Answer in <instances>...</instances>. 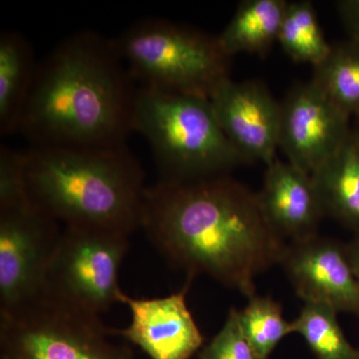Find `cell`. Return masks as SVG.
<instances>
[{
	"label": "cell",
	"instance_id": "52a82bcc",
	"mask_svg": "<svg viewBox=\"0 0 359 359\" xmlns=\"http://www.w3.org/2000/svg\"><path fill=\"white\" fill-rule=\"evenodd\" d=\"M128 249L125 233L62 226L42 297L100 316L118 302L119 271Z\"/></svg>",
	"mask_w": 359,
	"mask_h": 359
},
{
	"label": "cell",
	"instance_id": "6da1fadb",
	"mask_svg": "<svg viewBox=\"0 0 359 359\" xmlns=\"http://www.w3.org/2000/svg\"><path fill=\"white\" fill-rule=\"evenodd\" d=\"M141 229L189 276L205 273L249 299L257 276L280 264L287 248L257 193L229 175L149 186Z\"/></svg>",
	"mask_w": 359,
	"mask_h": 359
},
{
	"label": "cell",
	"instance_id": "3957f363",
	"mask_svg": "<svg viewBox=\"0 0 359 359\" xmlns=\"http://www.w3.org/2000/svg\"><path fill=\"white\" fill-rule=\"evenodd\" d=\"M25 153L30 200L63 226L127 236L141 228L148 187L127 145L30 147Z\"/></svg>",
	"mask_w": 359,
	"mask_h": 359
},
{
	"label": "cell",
	"instance_id": "44dd1931",
	"mask_svg": "<svg viewBox=\"0 0 359 359\" xmlns=\"http://www.w3.org/2000/svg\"><path fill=\"white\" fill-rule=\"evenodd\" d=\"M32 203L26 182V153L1 145L0 147V210Z\"/></svg>",
	"mask_w": 359,
	"mask_h": 359
},
{
	"label": "cell",
	"instance_id": "9c48e42d",
	"mask_svg": "<svg viewBox=\"0 0 359 359\" xmlns=\"http://www.w3.org/2000/svg\"><path fill=\"white\" fill-rule=\"evenodd\" d=\"M349 120L313 80L295 85L280 102V147L287 162L313 174L346 143Z\"/></svg>",
	"mask_w": 359,
	"mask_h": 359
},
{
	"label": "cell",
	"instance_id": "8fae6325",
	"mask_svg": "<svg viewBox=\"0 0 359 359\" xmlns=\"http://www.w3.org/2000/svg\"><path fill=\"white\" fill-rule=\"evenodd\" d=\"M280 264L304 302L359 316V283L346 247L316 235L287 245Z\"/></svg>",
	"mask_w": 359,
	"mask_h": 359
},
{
	"label": "cell",
	"instance_id": "ac0fdd59",
	"mask_svg": "<svg viewBox=\"0 0 359 359\" xmlns=\"http://www.w3.org/2000/svg\"><path fill=\"white\" fill-rule=\"evenodd\" d=\"M278 43L295 62L311 63L313 66L327 57L332 48L311 1L287 4Z\"/></svg>",
	"mask_w": 359,
	"mask_h": 359
},
{
	"label": "cell",
	"instance_id": "e0dca14e",
	"mask_svg": "<svg viewBox=\"0 0 359 359\" xmlns=\"http://www.w3.org/2000/svg\"><path fill=\"white\" fill-rule=\"evenodd\" d=\"M311 80L347 116L359 118V43L332 44L330 53L313 66Z\"/></svg>",
	"mask_w": 359,
	"mask_h": 359
},
{
	"label": "cell",
	"instance_id": "4fadbf2b",
	"mask_svg": "<svg viewBox=\"0 0 359 359\" xmlns=\"http://www.w3.org/2000/svg\"><path fill=\"white\" fill-rule=\"evenodd\" d=\"M257 197L266 219L283 238L294 242L318 235L325 214L311 175L276 159L266 166Z\"/></svg>",
	"mask_w": 359,
	"mask_h": 359
},
{
	"label": "cell",
	"instance_id": "277c9868",
	"mask_svg": "<svg viewBox=\"0 0 359 359\" xmlns=\"http://www.w3.org/2000/svg\"><path fill=\"white\" fill-rule=\"evenodd\" d=\"M133 131L147 139L162 181L224 176L248 164L219 126L210 99L138 86Z\"/></svg>",
	"mask_w": 359,
	"mask_h": 359
},
{
	"label": "cell",
	"instance_id": "cb8c5ba5",
	"mask_svg": "<svg viewBox=\"0 0 359 359\" xmlns=\"http://www.w3.org/2000/svg\"><path fill=\"white\" fill-rule=\"evenodd\" d=\"M347 255L359 283V235L346 247Z\"/></svg>",
	"mask_w": 359,
	"mask_h": 359
},
{
	"label": "cell",
	"instance_id": "d4e9b609",
	"mask_svg": "<svg viewBox=\"0 0 359 359\" xmlns=\"http://www.w3.org/2000/svg\"><path fill=\"white\" fill-rule=\"evenodd\" d=\"M353 131L359 142V118H356L355 126L353 127Z\"/></svg>",
	"mask_w": 359,
	"mask_h": 359
},
{
	"label": "cell",
	"instance_id": "484cf974",
	"mask_svg": "<svg viewBox=\"0 0 359 359\" xmlns=\"http://www.w3.org/2000/svg\"><path fill=\"white\" fill-rule=\"evenodd\" d=\"M353 359H359V351L358 354H356L355 358H354Z\"/></svg>",
	"mask_w": 359,
	"mask_h": 359
},
{
	"label": "cell",
	"instance_id": "5bb4252c",
	"mask_svg": "<svg viewBox=\"0 0 359 359\" xmlns=\"http://www.w3.org/2000/svg\"><path fill=\"white\" fill-rule=\"evenodd\" d=\"M37 65L30 42L20 32L0 34V135L18 133Z\"/></svg>",
	"mask_w": 359,
	"mask_h": 359
},
{
	"label": "cell",
	"instance_id": "ffe728a7",
	"mask_svg": "<svg viewBox=\"0 0 359 359\" xmlns=\"http://www.w3.org/2000/svg\"><path fill=\"white\" fill-rule=\"evenodd\" d=\"M238 318L250 346L263 359H268L280 340L294 332L292 323L283 318L282 306L271 297H250L245 308L238 311Z\"/></svg>",
	"mask_w": 359,
	"mask_h": 359
},
{
	"label": "cell",
	"instance_id": "30bf717a",
	"mask_svg": "<svg viewBox=\"0 0 359 359\" xmlns=\"http://www.w3.org/2000/svg\"><path fill=\"white\" fill-rule=\"evenodd\" d=\"M219 126L248 164L269 166L280 147V103L259 81H224L211 99Z\"/></svg>",
	"mask_w": 359,
	"mask_h": 359
},
{
	"label": "cell",
	"instance_id": "7402d4cb",
	"mask_svg": "<svg viewBox=\"0 0 359 359\" xmlns=\"http://www.w3.org/2000/svg\"><path fill=\"white\" fill-rule=\"evenodd\" d=\"M200 359H263L259 358L241 327L238 311L231 309L224 327L199 354Z\"/></svg>",
	"mask_w": 359,
	"mask_h": 359
},
{
	"label": "cell",
	"instance_id": "7a4b0ae2",
	"mask_svg": "<svg viewBox=\"0 0 359 359\" xmlns=\"http://www.w3.org/2000/svg\"><path fill=\"white\" fill-rule=\"evenodd\" d=\"M135 83L115 39L74 33L37 65L18 133L32 147L126 145L134 132Z\"/></svg>",
	"mask_w": 359,
	"mask_h": 359
},
{
	"label": "cell",
	"instance_id": "2e32d148",
	"mask_svg": "<svg viewBox=\"0 0 359 359\" xmlns=\"http://www.w3.org/2000/svg\"><path fill=\"white\" fill-rule=\"evenodd\" d=\"M285 0H245L241 2L229 25L217 36L226 55L250 53L264 55L278 42Z\"/></svg>",
	"mask_w": 359,
	"mask_h": 359
},
{
	"label": "cell",
	"instance_id": "8992f818",
	"mask_svg": "<svg viewBox=\"0 0 359 359\" xmlns=\"http://www.w3.org/2000/svg\"><path fill=\"white\" fill-rule=\"evenodd\" d=\"M113 335L100 316L42 297L0 313V359H135Z\"/></svg>",
	"mask_w": 359,
	"mask_h": 359
},
{
	"label": "cell",
	"instance_id": "ba28073f",
	"mask_svg": "<svg viewBox=\"0 0 359 359\" xmlns=\"http://www.w3.org/2000/svg\"><path fill=\"white\" fill-rule=\"evenodd\" d=\"M62 228L29 203L0 210V313L39 301Z\"/></svg>",
	"mask_w": 359,
	"mask_h": 359
},
{
	"label": "cell",
	"instance_id": "7c38bea8",
	"mask_svg": "<svg viewBox=\"0 0 359 359\" xmlns=\"http://www.w3.org/2000/svg\"><path fill=\"white\" fill-rule=\"evenodd\" d=\"M192 278L189 276L183 289L167 297L136 299L121 290L118 302L129 309L131 323L122 330L112 328L114 337L128 340L151 359L192 358L204 344V337L187 306Z\"/></svg>",
	"mask_w": 359,
	"mask_h": 359
},
{
	"label": "cell",
	"instance_id": "603a6c76",
	"mask_svg": "<svg viewBox=\"0 0 359 359\" xmlns=\"http://www.w3.org/2000/svg\"><path fill=\"white\" fill-rule=\"evenodd\" d=\"M337 6L349 39L359 43V0H341Z\"/></svg>",
	"mask_w": 359,
	"mask_h": 359
},
{
	"label": "cell",
	"instance_id": "d6986e66",
	"mask_svg": "<svg viewBox=\"0 0 359 359\" xmlns=\"http://www.w3.org/2000/svg\"><path fill=\"white\" fill-rule=\"evenodd\" d=\"M292 323L294 332L304 337L318 359H353L358 353L340 327L337 311L330 306L306 302Z\"/></svg>",
	"mask_w": 359,
	"mask_h": 359
},
{
	"label": "cell",
	"instance_id": "9a60e30c",
	"mask_svg": "<svg viewBox=\"0 0 359 359\" xmlns=\"http://www.w3.org/2000/svg\"><path fill=\"white\" fill-rule=\"evenodd\" d=\"M311 178L325 214L359 235V142L353 131Z\"/></svg>",
	"mask_w": 359,
	"mask_h": 359
},
{
	"label": "cell",
	"instance_id": "5b68a950",
	"mask_svg": "<svg viewBox=\"0 0 359 359\" xmlns=\"http://www.w3.org/2000/svg\"><path fill=\"white\" fill-rule=\"evenodd\" d=\"M116 44L139 87L211 99L231 79L230 56L217 36L164 18H147L127 28Z\"/></svg>",
	"mask_w": 359,
	"mask_h": 359
}]
</instances>
